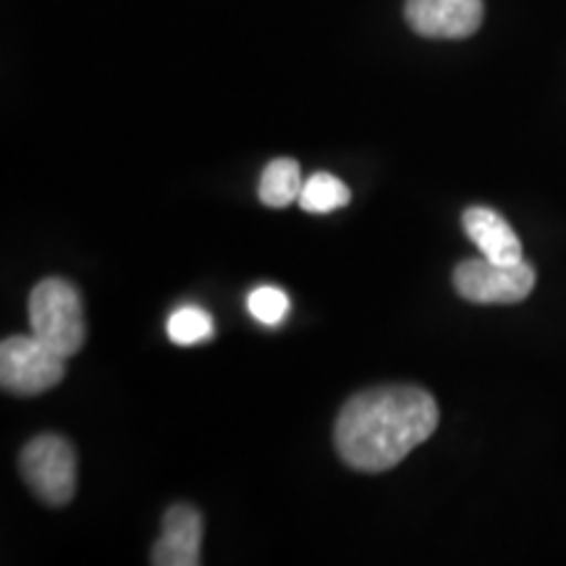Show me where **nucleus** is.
Instances as JSON below:
<instances>
[{"label": "nucleus", "mask_w": 566, "mask_h": 566, "mask_svg": "<svg viewBox=\"0 0 566 566\" xmlns=\"http://www.w3.org/2000/svg\"><path fill=\"white\" fill-rule=\"evenodd\" d=\"M32 336L61 357H76L87 342L82 296L66 279H45L30 294Z\"/></svg>", "instance_id": "obj_2"}, {"label": "nucleus", "mask_w": 566, "mask_h": 566, "mask_svg": "<svg viewBox=\"0 0 566 566\" xmlns=\"http://www.w3.org/2000/svg\"><path fill=\"white\" fill-rule=\"evenodd\" d=\"M462 223L464 233L483 252V258L504 265L522 263L520 237H516V231L509 226V221L499 210L475 205V208L464 210Z\"/></svg>", "instance_id": "obj_8"}, {"label": "nucleus", "mask_w": 566, "mask_h": 566, "mask_svg": "<svg viewBox=\"0 0 566 566\" xmlns=\"http://www.w3.org/2000/svg\"><path fill=\"white\" fill-rule=\"evenodd\" d=\"M289 294L279 286H258L247 296V310L258 323L279 325L289 315Z\"/></svg>", "instance_id": "obj_12"}, {"label": "nucleus", "mask_w": 566, "mask_h": 566, "mask_svg": "<svg viewBox=\"0 0 566 566\" xmlns=\"http://www.w3.org/2000/svg\"><path fill=\"white\" fill-rule=\"evenodd\" d=\"M352 192L342 179H336L334 174H313L304 181L300 205L302 210L313 212V216H325V212L342 210L349 205Z\"/></svg>", "instance_id": "obj_10"}, {"label": "nucleus", "mask_w": 566, "mask_h": 566, "mask_svg": "<svg viewBox=\"0 0 566 566\" xmlns=\"http://www.w3.org/2000/svg\"><path fill=\"white\" fill-rule=\"evenodd\" d=\"M535 286V268L525 263H493V260H464L454 271V289L467 302L514 304L527 300Z\"/></svg>", "instance_id": "obj_5"}, {"label": "nucleus", "mask_w": 566, "mask_h": 566, "mask_svg": "<svg viewBox=\"0 0 566 566\" xmlns=\"http://www.w3.org/2000/svg\"><path fill=\"white\" fill-rule=\"evenodd\" d=\"M483 0H407L405 19L420 38L464 40L483 24Z\"/></svg>", "instance_id": "obj_6"}, {"label": "nucleus", "mask_w": 566, "mask_h": 566, "mask_svg": "<svg viewBox=\"0 0 566 566\" xmlns=\"http://www.w3.org/2000/svg\"><path fill=\"white\" fill-rule=\"evenodd\" d=\"M212 336V317L202 307H179L168 317V338L179 346L200 344Z\"/></svg>", "instance_id": "obj_11"}, {"label": "nucleus", "mask_w": 566, "mask_h": 566, "mask_svg": "<svg viewBox=\"0 0 566 566\" xmlns=\"http://www.w3.org/2000/svg\"><path fill=\"white\" fill-rule=\"evenodd\" d=\"M202 546V514L189 504H174L163 516V533L153 546L155 566H197Z\"/></svg>", "instance_id": "obj_7"}, {"label": "nucleus", "mask_w": 566, "mask_h": 566, "mask_svg": "<svg viewBox=\"0 0 566 566\" xmlns=\"http://www.w3.org/2000/svg\"><path fill=\"white\" fill-rule=\"evenodd\" d=\"M304 179L300 163L292 158H275L265 166L260 176L258 195L268 208H286V205L300 202Z\"/></svg>", "instance_id": "obj_9"}, {"label": "nucleus", "mask_w": 566, "mask_h": 566, "mask_svg": "<svg viewBox=\"0 0 566 566\" xmlns=\"http://www.w3.org/2000/svg\"><path fill=\"white\" fill-rule=\"evenodd\" d=\"M438 428L436 399L420 386H378L352 396L338 412L334 441L352 470L386 472Z\"/></svg>", "instance_id": "obj_1"}, {"label": "nucleus", "mask_w": 566, "mask_h": 566, "mask_svg": "<svg viewBox=\"0 0 566 566\" xmlns=\"http://www.w3.org/2000/svg\"><path fill=\"white\" fill-rule=\"evenodd\" d=\"M19 470L32 493L48 506H66L76 493V451L63 436H38L24 446Z\"/></svg>", "instance_id": "obj_3"}, {"label": "nucleus", "mask_w": 566, "mask_h": 566, "mask_svg": "<svg viewBox=\"0 0 566 566\" xmlns=\"http://www.w3.org/2000/svg\"><path fill=\"white\" fill-rule=\"evenodd\" d=\"M66 357L42 344L38 336H11L0 344V386L6 394L38 396L59 386Z\"/></svg>", "instance_id": "obj_4"}]
</instances>
